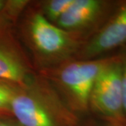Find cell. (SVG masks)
Listing matches in <instances>:
<instances>
[{
    "label": "cell",
    "mask_w": 126,
    "mask_h": 126,
    "mask_svg": "<svg viewBox=\"0 0 126 126\" xmlns=\"http://www.w3.org/2000/svg\"><path fill=\"white\" fill-rule=\"evenodd\" d=\"M11 116L21 126H74L77 121L52 83L36 74L16 90Z\"/></svg>",
    "instance_id": "obj_1"
},
{
    "label": "cell",
    "mask_w": 126,
    "mask_h": 126,
    "mask_svg": "<svg viewBox=\"0 0 126 126\" xmlns=\"http://www.w3.org/2000/svg\"><path fill=\"white\" fill-rule=\"evenodd\" d=\"M21 33L34 63L44 71L72 60L85 43L79 36L50 22L40 10L27 12Z\"/></svg>",
    "instance_id": "obj_2"
},
{
    "label": "cell",
    "mask_w": 126,
    "mask_h": 126,
    "mask_svg": "<svg viewBox=\"0 0 126 126\" xmlns=\"http://www.w3.org/2000/svg\"><path fill=\"white\" fill-rule=\"evenodd\" d=\"M114 55L92 59L71 60L45 71L64 103L74 113L89 110L90 97L97 77Z\"/></svg>",
    "instance_id": "obj_3"
},
{
    "label": "cell",
    "mask_w": 126,
    "mask_h": 126,
    "mask_svg": "<svg viewBox=\"0 0 126 126\" xmlns=\"http://www.w3.org/2000/svg\"><path fill=\"white\" fill-rule=\"evenodd\" d=\"M123 54L114 58L100 72L94 82L89 109L113 124H126L121 91Z\"/></svg>",
    "instance_id": "obj_4"
},
{
    "label": "cell",
    "mask_w": 126,
    "mask_h": 126,
    "mask_svg": "<svg viewBox=\"0 0 126 126\" xmlns=\"http://www.w3.org/2000/svg\"><path fill=\"white\" fill-rule=\"evenodd\" d=\"M118 3L107 0H74L55 25L86 42L107 21Z\"/></svg>",
    "instance_id": "obj_5"
},
{
    "label": "cell",
    "mask_w": 126,
    "mask_h": 126,
    "mask_svg": "<svg viewBox=\"0 0 126 126\" xmlns=\"http://www.w3.org/2000/svg\"><path fill=\"white\" fill-rule=\"evenodd\" d=\"M14 23L0 12V80L24 87L36 74L15 36Z\"/></svg>",
    "instance_id": "obj_6"
},
{
    "label": "cell",
    "mask_w": 126,
    "mask_h": 126,
    "mask_svg": "<svg viewBox=\"0 0 126 126\" xmlns=\"http://www.w3.org/2000/svg\"><path fill=\"white\" fill-rule=\"evenodd\" d=\"M126 45V0L118 1L102 27L81 46L77 58L92 60Z\"/></svg>",
    "instance_id": "obj_7"
},
{
    "label": "cell",
    "mask_w": 126,
    "mask_h": 126,
    "mask_svg": "<svg viewBox=\"0 0 126 126\" xmlns=\"http://www.w3.org/2000/svg\"><path fill=\"white\" fill-rule=\"evenodd\" d=\"M74 0H48L42 3L40 11L45 18L53 24L58 22Z\"/></svg>",
    "instance_id": "obj_8"
},
{
    "label": "cell",
    "mask_w": 126,
    "mask_h": 126,
    "mask_svg": "<svg viewBox=\"0 0 126 126\" xmlns=\"http://www.w3.org/2000/svg\"><path fill=\"white\" fill-rule=\"evenodd\" d=\"M20 86L10 82L0 80V115L11 116V102Z\"/></svg>",
    "instance_id": "obj_9"
},
{
    "label": "cell",
    "mask_w": 126,
    "mask_h": 126,
    "mask_svg": "<svg viewBox=\"0 0 126 126\" xmlns=\"http://www.w3.org/2000/svg\"><path fill=\"white\" fill-rule=\"evenodd\" d=\"M28 4L29 1L25 0L5 1L4 5L1 12L14 23L18 18L19 14H20Z\"/></svg>",
    "instance_id": "obj_10"
},
{
    "label": "cell",
    "mask_w": 126,
    "mask_h": 126,
    "mask_svg": "<svg viewBox=\"0 0 126 126\" xmlns=\"http://www.w3.org/2000/svg\"><path fill=\"white\" fill-rule=\"evenodd\" d=\"M121 91L123 111L126 117V53L123 54L122 59Z\"/></svg>",
    "instance_id": "obj_11"
},
{
    "label": "cell",
    "mask_w": 126,
    "mask_h": 126,
    "mask_svg": "<svg viewBox=\"0 0 126 126\" xmlns=\"http://www.w3.org/2000/svg\"><path fill=\"white\" fill-rule=\"evenodd\" d=\"M0 126H21L12 116L0 115Z\"/></svg>",
    "instance_id": "obj_12"
},
{
    "label": "cell",
    "mask_w": 126,
    "mask_h": 126,
    "mask_svg": "<svg viewBox=\"0 0 126 126\" xmlns=\"http://www.w3.org/2000/svg\"><path fill=\"white\" fill-rule=\"evenodd\" d=\"M4 2H5L4 0H0V12H1V11L2 8H3L4 5Z\"/></svg>",
    "instance_id": "obj_13"
},
{
    "label": "cell",
    "mask_w": 126,
    "mask_h": 126,
    "mask_svg": "<svg viewBox=\"0 0 126 126\" xmlns=\"http://www.w3.org/2000/svg\"><path fill=\"white\" fill-rule=\"evenodd\" d=\"M109 125L108 126H126V124H124V125H119V124H113V123H109Z\"/></svg>",
    "instance_id": "obj_14"
}]
</instances>
